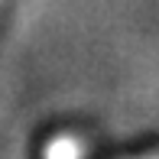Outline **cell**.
<instances>
[{
  "label": "cell",
  "instance_id": "6da1fadb",
  "mask_svg": "<svg viewBox=\"0 0 159 159\" xmlns=\"http://www.w3.org/2000/svg\"><path fill=\"white\" fill-rule=\"evenodd\" d=\"M46 159H84V143L78 136H55L46 146Z\"/></svg>",
  "mask_w": 159,
  "mask_h": 159
},
{
  "label": "cell",
  "instance_id": "7a4b0ae2",
  "mask_svg": "<svg viewBox=\"0 0 159 159\" xmlns=\"http://www.w3.org/2000/svg\"><path fill=\"white\" fill-rule=\"evenodd\" d=\"M140 159H159V149H156V153H146V156H140Z\"/></svg>",
  "mask_w": 159,
  "mask_h": 159
}]
</instances>
